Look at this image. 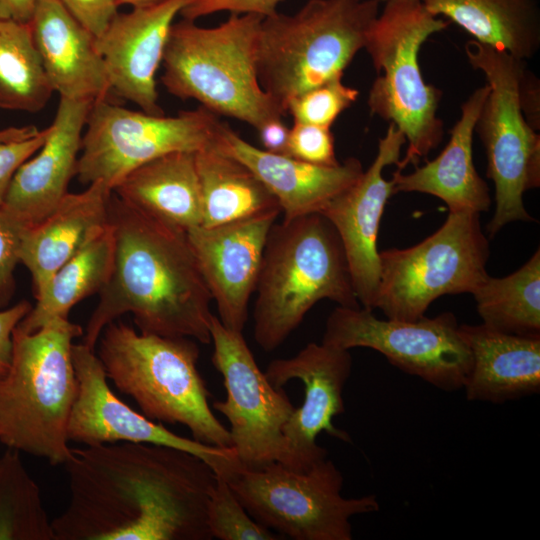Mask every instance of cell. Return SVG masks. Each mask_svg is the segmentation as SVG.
I'll return each mask as SVG.
<instances>
[{
    "label": "cell",
    "mask_w": 540,
    "mask_h": 540,
    "mask_svg": "<svg viewBox=\"0 0 540 540\" xmlns=\"http://www.w3.org/2000/svg\"><path fill=\"white\" fill-rule=\"evenodd\" d=\"M70 499L52 520L56 540H209L215 482L202 458L165 445L71 448Z\"/></svg>",
    "instance_id": "6da1fadb"
},
{
    "label": "cell",
    "mask_w": 540,
    "mask_h": 540,
    "mask_svg": "<svg viewBox=\"0 0 540 540\" xmlns=\"http://www.w3.org/2000/svg\"><path fill=\"white\" fill-rule=\"evenodd\" d=\"M109 220L115 237L112 273L82 335L95 349L104 327L133 315L139 332L211 342V294L187 231L111 195Z\"/></svg>",
    "instance_id": "7a4b0ae2"
},
{
    "label": "cell",
    "mask_w": 540,
    "mask_h": 540,
    "mask_svg": "<svg viewBox=\"0 0 540 540\" xmlns=\"http://www.w3.org/2000/svg\"><path fill=\"white\" fill-rule=\"evenodd\" d=\"M255 292L253 337L266 352L278 348L320 300L361 306L340 237L320 213L272 225Z\"/></svg>",
    "instance_id": "3957f363"
},
{
    "label": "cell",
    "mask_w": 540,
    "mask_h": 540,
    "mask_svg": "<svg viewBox=\"0 0 540 540\" xmlns=\"http://www.w3.org/2000/svg\"><path fill=\"white\" fill-rule=\"evenodd\" d=\"M97 344L107 379L132 397L144 416L183 425L203 444L232 448L229 430L209 405L210 393L197 368V341L143 334L117 319L104 327Z\"/></svg>",
    "instance_id": "277c9868"
},
{
    "label": "cell",
    "mask_w": 540,
    "mask_h": 540,
    "mask_svg": "<svg viewBox=\"0 0 540 540\" xmlns=\"http://www.w3.org/2000/svg\"><path fill=\"white\" fill-rule=\"evenodd\" d=\"M80 325L54 319L32 333L13 331L12 363L0 382V442L64 465L71 455L67 428L78 381L72 359Z\"/></svg>",
    "instance_id": "5b68a950"
},
{
    "label": "cell",
    "mask_w": 540,
    "mask_h": 540,
    "mask_svg": "<svg viewBox=\"0 0 540 540\" xmlns=\"http://www.w3.org/2000/svg\"><path fill=\"white\" fill-rule=\"evenodd\" d=\"M263 17L235 14L206 28L184 19L173 23L165 46L161 82L173 96L194 99L214 114L256 130L285 113L262 89L256 51Z\"/></svg>",
    "instance_id": "8992f818"
},
{
    "label": "cell",
    "mask_w": 540,
    "mask_h": 540,
    "mask_svg": "<svg viewBox=\"0 0 540 540\" xmlns=\"http://www.w3.org/2000/svg\"><path fill=\"white\" fill-rule=\"evenodd\" d=\"M385 0H308L294 15L260 25L256 68L262 89L286 114L301 93L343 76L364 49Z\"/></svg>",
    "instance_id": "52a82bcc"
},
{
    "label": "cell",
    "mask_w": 540,
    "mask_h": 540,
    "mask_svg": "<svg viewBox=\"0 0 540 540\" xmlns=\"http://www.w3.org/2000/svg\"><path fill=\"white\" fill-rule=\"evenodd\" d=\"M364 49L377 73L368 94L371 114L394 124L408 143L397 167L402 171L440 144L443 121L437 116L442 92L427 84L420 71L419 51L450 21L430 13L422 0H385Z\"/></svg>",
    "instance_id": "ba28073f"
},
{
    "label": "cell",
    "mask_w": 540,
    "mask_h": 540,
    "mask_svg": "<svg viewBox=\"0 0 540 540\" xmlns=\"http://www.w3.org/2000/svg\"><path fill=\"white\" fill-rule=\"evenodd\" d=\"M465 54L489 86L475 132L485 148L486 176L495 188V212L486 225L488 238H493L510 222L535 220L525 209L523 195L540 186V135L522 109L525 61L474 39L465 44Z\"/></svg>",
    "instance_id": "9c48e42d"
},
{
    "label": "cell",
    "mask_w": 540,
    "mask_h": 540,
    "mask_svg": "<svg viewBox=\"0 0 540 540\" xmlns=\"http://www.w3.org/2000/svg\"><path fill=\"white\" fill-rule=\"evenodd\" d=\"M223 476L257 522L294 540H352L350 519L380 509L376 495L343 497V475L328 457L304 471L272 462Z\"/></svg>",
    "instance_id": "30bf717a"
},
{
    "label": "cell",
    "mask_w": 540,
    "mask_h": 540,
    "mask_svg": "<svg viewBox=\"0 0 540 540\" xmlns=\"http://www.w3.org/2000/svg\"><path fill=\"white\" fill-rule=\"evenodd\" d=\"M489 256L480 213L449 212L443 225L420 243L379 252L374 308L388 319L416 321L443 295L472 294L488 276Z\"/></svg>",
    "instance_id": "8fae6325"
},
{
    "label": "cell",
    "mask_w": 540,
    "mask_h": 540,
    "mask_svg": "<svg viewBox=\"0 0 540 540\" xmlns=\"http://www.w3.org/2000/svg\"><path fill=\"white\" fill-rule=\"evenodd\" d=\"M221 122L200 106L175 116L130 110L108 99L92 104L82 136L76 176L111 190L131 171L162 155L196 152L212 143Z\"/></svg>",
    "instance_id": "7c38bea8"
},
{
    "label": "cell",
    "mask_w": 540,
    "mask_h": 540,
    "mask_svg": "<svg viewBox=\"0 0 540 540\" xmlns=\"http://www.w3.org/2000/svg\"><path fill=\"white\" fill-rule=\"evenodd\" d=\"M322 342L345 350L373 349L403 372L446 392L463 388L472 364L451 312L404 321L379 319L361 306H337L326 320Z\"/></svg>",
    "instance_id": "4fadbf2b"
},
{
    "label": "cell",
    "mask_w": 540,
    "mask_h": 540,
    "mask_svg": "<svg viewBox=\"0 0 540 540\" xmlns=\"http://www.w3.org/2000/svg\"><path fill=\"white\" fill-rule=\"evenodd\" d=\"M212 364L222 375L224 401L213 408L230 424L237 464L246 469L280 462L293 469L284 426L295 407L283 387L274 386L257 365L242 332L226 328L212 315Z\"/></svg>",
    "instance_id": "5bb4252c"
},
{
    "label": "cell",
    "mask_w": 540,
    "mask_h": 540,
    "mask_svg": "<svg viewBox=\"0 0 540 540\" xmlns=\"http://www.w3.org/2000/svg\"><path fill=\"white\" fill-rule=\"evenodd\" d=\"M72 359L78 392L68 422L69 441L85 446L118 442L170 446L202 458L218 474H225L237 464L233 448L180 436L121 401L111 391L95 349L74 343Z\"/></svg>",
    "instance_id": "9a60e30c"
},
{
    "label": "cell",
    "mask_w": 540,
    "mask_h": 540,
    "mask_svg": "<svg viewBox=\"0 0 540 540\" xmlns=\"http://www.w3.org/2000/svg\"><path fill=\"white\" fill-rule=\"evenodd\" d=\"M351 371L349 350L323 342L308 343L295 356L268 364L264 373L274 386L283 387L293 379L304 385L303 403L294 409L283 429L294 470H307L327 457V450L316 442L320 433L350 441L332 420L345 411L343 391Z\"/></svg>",
    "instance_id": "2e32d148"
},
{
    "label": "cell",
    "mask_w": 540,
    "mask_h": 540,
    "mask_svg": "<svg viewBox=\"0 0 540 540\" xmlns=\"http://www.w3.org/2000/svg\"><path fill=\"white\" fill-rule=\"evenodd\" d=\"M405 136L390 123L379 139L377 154L361 177L334 197L320 212L337 231L347 258L356 297L361 307L373 310L380 280L377 239L388 199L395 194L393 180L383 171L397 165Z\"/></svg>",
    "instance_id": "e0dca14e"
},
{
    "label": "cell",
    "mask_w": 540,
    "mask_h": 540,
    "mask_svg": "<svg viewBox=\"0 0 540 540\" xmlns=\"http://www.w3.org/2000/svg\"><path fill=\"white\" fill-rule=\"evenodd\" d=\"M277 217L260 216L187 230L200 272L216 303L218 319L230 330L242 332L248 320L267 236Z\"/></svg>",
    "instance_id": "ac0fdd59"
},
{
    "label": "cell",
    "mask_w": 540,
    "mask_h": 540,
    "mask_svg": "<svg viewBox=\"0 0 540 540\" xmlns=\"http://www.w3.org/2000/svg\"><path fill=\"white\" fill-rule=\"evenodd\" d=\"M192 1L163 0L115 15L96 38L111 92L147 114L165 115L159 105L155 77L174 18Z\"/></svg>",
    "instance_id": "d6986e66"
},
{
    "label": "cell",
    "mask_w": 540,
    "mask_h": 540,
    "mask_svg": "<svg viewBox=\"0 0 540 540\" xmlns=\"http://www.w3.org/2000/svg\"><path fill=\"white\" fill-rule=\"evenodd\" d=\"M92 104L60 98L45 142L16 171L2 207L28 226L48 216L68 193Z\"/></svg>",
    "instance_id": "ffe728a7"
},
{
    "label": "cell",
    "mask_w": 540,
    "mask_h": 540,
    "mask_svg": "<svg viewBox=\"0 0 540 540\" xmlns=\"http://www.w3.org/2000/svg\"><path fill=\"white\" fill-rule=\"evenodd\" d=\"M215 143L260 178L277 199L283 220L320 213L364 172L362 163L355 157L336 166H318L267 152L248 143L224 123L218 128Z\"/></svg>",
    "instance_id": "44dd1931"
},
{
    "label": "cell",
    "mask_w": 540,
    "mask_h": 540,
    "mask_svg": "<svg viewBox=\"0 0 540 540\" xmlns=\"http://www.w3.org/2000/svg\"><path fill=\"white\" fill-rule=\"evenodd\" d=\"M30 25L47 79L60 98L108 99L111 88L96 37L59 0H38Z\"/></svg>",
    "instance_id": "7402d4cb"
},
{
    "label": "cell",
    "mask_w": 540,
    "mask_h": 540,
    "mask_svg": "<svg viewBox=\"0 0 540 540\" xmlns=\"http://www.w3.org/2000/svg\"><path fill=\"white\" fill-rule=\"evenodd\" d=\"M112 190L95 181L79 193H67L40 222L28 226L20 263L31 273L36 298L53 274L109 224Z\"/></svg>",
    "instance_id": "603a6c76"
},
{
    "label": "cell",
    "mask_w": 540,
    "mask_h": 540,
    "mask_svg": "<svg viewBox=\"0 0 540 540\" xmlns=\"http://www.w3.org/2000/svg\"><path fill=\"white\" fill-rule=\"evenodd\" d=\"M489 93L486 84L476 89L461 107V117L451 130L449 142L441 153L414 171L393 173L394 191L419 192L445 202L449 212L481 213L491 206L486 181L478 174L473 162L475 124Z\"/></svg>",
    "instance_id": "cb8c5ba5"
},
{
    "label": "cell",
    "mask_w": 540,
    "mask_h": 540,
    "mask_svg": "<svg viewBox=\"0 0 540 540\" xmlns=\"http://www.w3.org/2000/svg\"><path fill=\"white\" fill-rule=\"evenodd\" d=\"M472 358L467 400L500 404L540 392V337L459 324Z\"/></svg>",
    "instance_id": "d4e9b609"
},
{
    "label": "cell",
    "mask_w": 540,
    "mask_h": 540,
    "mask_svg": "<svg viewBox=\"0 0 540 540\" xmlns=\"http://www.w3.org/2000/svg\"><path fill=\"white\" fill-rule=\"evenodd\" d=\"M112 192L129 205L185 231L202 223L195 152L157 157L127 174Z\"/></svg>",
    "instance_id": "484cf974"
},
{
    "label": "cell",
    "mask_w": 540,
    "mask_h": 540,
    "mask_svg": "<svg viewBox=\"0 0 540 540\" xmlns=\"http://www.w3.org/2000/svg\"><path fill=\"white\" fill-rule=\"evenodd\" d=\"M195 163L201 190V226L281 213L277 199L260 178L220 149L215 140L195 152Z\"/></svg>",
    "instance_id": "4316f807"
},
{
    "label": "cell",
    "mask_w": 540,
    "mask_h": 540,
    "mask_svg": "<svg viewBox=\"0 0 540 540\" xmlns=\"http://www.w3.org/2000/svg\"><path fill=\"white\" fill-rule=\"evenodd\" d=\"M433 15H442L473 39L528 60L540 48L539 0H422Z\"/></svg>",
    "instance_id": "83f0119b"
},
{
    "label": "cell",
    "mask_w": 540,
    "mask_h": 540,
    "mask_svg": "<svg viewBox=\"0 0 540 540\" xmlns=\"http://www.w3.org/2000/svg\"><path fill=\"white\" fill-rule=\"evenodd\" d=\"M115 237L110 223L65 262L35 298L36 304L17 327L32 333L48 322L69 318L83 299L99 293L112 273Z\"/></svg>",
    "instance_id": "f1b7e54d"
},
{
    "label": "cell",
    "mask_w": 540,
    "mask_h": 540,
    "mask_svg": "<svg viewBox=\"0 0 540 540\" xmlns=\"http://www.w3.org/2000/svg\"><path fill=\"white\" fill-rule=\"evenodd\" d=\"M472 295L485 326L503 333L540 337V250L508 276L488 275Z\"/></svg>",
    "instance_id": "f546056e"
},
{
    "label": "cell",
    "mask_w": 540,
    "mask_h": 540,
    "mask_svg": "<svg viewBox=\"0 0 540 540\" xmlns=\"http://www.w3.org/2000/svg\"><path fill=\"white\" fill-rule=\"evenodd\" d=\"M53 93L30 22L0 18V108L36 113Z\"/></svg>",
    "instance_id": "4dcf8cb0"
},
{
    "label": "cell",
    "mask_w": 540,
    "mask_h": 540,
    "mask_svg": "<svg viewBox=\"0 0 540 540\" xmlns=\"http://www.w3.org/2000/svg\"><path fill=\"white\" fill-rule=\"evenodd\" d=\"M19 451L0 457V540H56L40 488Z\"/></svg>",
    "instance_id": "1f68e13d"
},
{
    "label": "cell",
    "mask_w": 540,
    "mask_h": 540,
    "mask_svg": "<svg viewBox=\"0 0 540 540\" xmlns=\"http://www.w3.org/2000/svg\"><path fill=\"white\" fill-rule=\"evenodd\" d=\"M216 474L207 503V526L212 538L220 540H277L279 534L257 522L230 488L226 478Z\"/></svg>",
    "instance_id": "d6a6232c"
},
{
    "label": "cell",
    "mask_w": 540,
    "mask_h": 540,
    "mask_svg": "<svg viewBox=\"0 0 540 540\" xmlns=\"http://www.w3.org/2000/svg\"><path fill=\"white\" fill-rule=\"evenodd\" d=\"M343 76L328 80L293 98L287 106L294 122L331 127L357 99L359 91L346 86Z\"/></svg>",
    "instance_id": "836d02e7"
},
{
    "label": "cell",
    "mask_w": 540,
    "mask_h": 540,
    "mask_svg": "<svg viewBox=\"0 0 540 540\" xmlns=\"http://www.w3.org/2000/svg\"><path fill=\"white\" fill-rule=\"evenodd\" d=\"M28 225L0 207V310L11 302L15 290V268L20 263V249Z\"/></svg>",
    "instance_id": "e575fe53"
},
{
    "label": "cell",
    "mask_w": 540,
    "mask_h": 540,
    "mask_svg": "<svg viewBox=\"0 0 540 540\" xmlns=\"http://www.w3.org/2000/svg\"><path fill=\"white\" fill-rule=\"evenodd\" d=\"M288 156L318 165L336 166L334 137L330 127L294 122L289 132Z\"/></svg>",
    "instance_id": "d590c367"
},
{
    "label": "cell",
    "mask_w": 540,
    "mask_h": 540,
    "mask_svg": "<svg viewBox=\"0 0 540 540\" xmlns=\"http://www.w3.org/2000/svg\"><path fill=\"white\" fill-rule=\"evenodd\" d=\"M48 133L49 127H46L31 137L0 143V207L16 171L41 148Z\"/></svg>",
    "instance_id": "8d00e7d4"
},
{
    "label": "cell",
    "mask_w": 540,
    "mask_h": 540,
    "mask_svg": "<svg viewBox=\"0 0 540 540\" xmlns=\"http://www.w3.org/2000/svg\"><path fill=\"white\" fill-rule=\"evenodd\" d=\"M282 0H193L182 9L184 19L195 20L219 11L235 14H256L262 17L277 12L276 7Z\"/></svg>",
    "instance_id": "74e56055"
},
{
    "label": "cell",
    "mask_w": 540,
    "mask_h": 540,
    "mask_svg": "<svg viewBox=\"0 0 540 540\" xmlns=\"http://www.w3.org/2000/svg\"><path fill=\"white\" fill-rule=\"evenodd\" d=\"M68 12L96 38L118 13L115 0H59Z\"/></svg>",
    "instance_id": "f35d334b"
},
{
    "label": "cell",
    "mask_w": 540,
    "mask_h": 540,
    "mask_svg": "<svg viewBox=\"0 0 540 540\" xmlns=\"http://www.w3.org/2000/svg\"><path fill=\"white\" fill-rule=\"evenodd\" d=\"M32 309V304L21 300L0 310V382L7 376L13 354V331Z\"/></svg>",
    "instance_id": "ab89813d"
},
{
    "label": "cell",
    "mask_w": 540,
    "mask_h": 540,
    "mask_svg": "<svg viewBox=\"0 0 540 540\" xmlns=\"http://www.w3.org/2000/svg\"><path fill=\"white\" fill-rule=\"evenodd\" d=\"M263 149L267 152L288 155V140L290 128L282 119L267 122L258 130Z\"/></svg>",
    "instance_id": "60d3db41"
},
{
    "label": "cell",
    "mask_w": 540,
    "mask_h": 540,
    "mask_svg": "<svg viewBox=\"0 0 540 540\" xmlns=\"http://www.w3.org/2000/svg\"><path fill=\"white\" fill-rule=\"evenodd\" d=\"M38 0H0V18L30 22Z\"/></svg>",
    "instance_id": "b9f144b4"
},
{
    "label": "cell",
    "mask_w": 540,
    "mask_h": 540,
    "mask_svg": "<svg viewBox=\"0 0 540 540\" xmlns=\"http://www.w3.org/2000/svg\"><path fill=\"white\" fill-rule=\"evenodd\" d=\"M39 132V129L34 125L25 126H10L0 129V143L25 139Z\"/></svg>",
    "instance_id": "7bdbcfd3"
},
{
    "label": "cell",
    "mask_w": 540,
    "mask_h": 540,
    "mask_svg": "<svg viewBox=\"0 0 540 540\" xmlns=\"http://www.w3.org/2000/svg\"><path fill=\"white\" fill-rule=\"evenodd\" d=\"M117 5H130L133 8L149 6L163 0H115Z\"/></svg>",
    "instance_id": "ee69618b"
}]
</instances>
